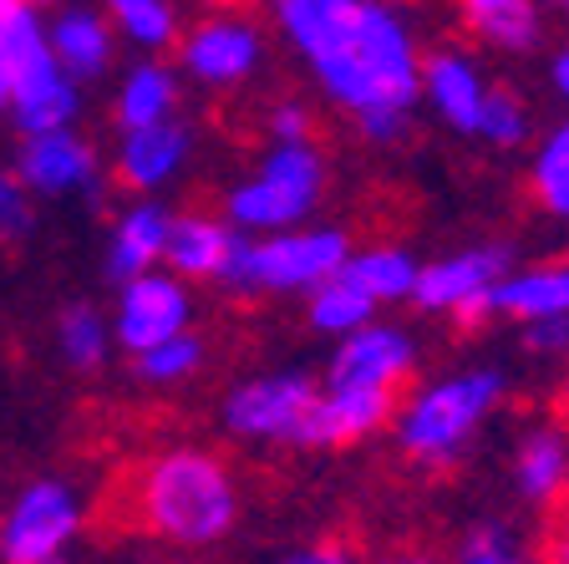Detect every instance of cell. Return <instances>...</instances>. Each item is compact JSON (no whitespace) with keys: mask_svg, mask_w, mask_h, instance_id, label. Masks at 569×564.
Wrapping results in <instances>:
<instances>
[{"mask_svg":"<svg viewBox=\"0 0 569 564\" xmlns=\"http://www.w3.org/2000/svg\"><path fill=\"white\" fill-rule=\"evenodd\" d=\"M274 11L320 82L356 107L377 138L397 132V112L412 102V51L391 16L361 0H274Z\"/></svg>","mask_w":569,"mask_h":564,"instance_id":"obj_1","label":"cell"},{"mask_svg":"<svg viewBox=\"0 0 569 564\" xmlns=\"http://www.w3.org/2000/svg\"><path fill=\"white\" fill-rule=\"evenodd\" d=\"M122 518L148 540L178 550H209L239 518L229 468L203 447H163L122 478Z\"/></svg>","mask_w":569,"mask_h":564,"instance_id":"obj_2","label":"cell"},{"mask_svg":"<svg viewBox=\"0 0 569 564\" xmlns=\"http://www.w3.org/2000/svg\"><path fill=\"white\" fill-rule=\"evenodd\" d=\"M0 71L11 82V118L16 132L67 128L82 118V82H71L61 61L51 57L47 11L31 0H0Z\"/></svg>","mask_w":569,"mask_h":564,"instance_id":"obj_3","label":"cell"},{"mask_svg":"<svg viewBox=\"0 0 569 564\" xmlns=\"http://www.w3.org/2000/svg\"><path fill=\"white\" fill-rule=\"evenodd\" d=\"M87 530V498L67 478L21 483L0 508V564H57Z\"/></svg>","mask_w":569,"mask_h":564,"instance_id":"obj_4","label":"cell"},{"mask_svg":"<svg viewBox=\"0 0 569 564\" xmlns=\"http://www.w3.org/2000/svg\"><path fill=\"white\" fill-rule=\"evenodd\" d=\"M316 194H320V158L306 142H280L260 164V174L229 188L224 209L239 229H290L296 219L310 214Z\"/></svg>","mask_w":569,"mask_h":564,"instance_id":"obj_5","label":"cell"},{"mask_svg":"<svg viewBox=\"0 0 569 564\" xmlns=\"http://www.w3.org/2000/svg\"><path fill=\"white\" fill-rule=\"evenodd\" d=\"M11 164L41 204L102 199V184H107L102 154H97V142L87 138L77 122H67V128H41V132H16Z\"/></svg>","mask_w":569,"mask_h":564,"instance_id":"obj_6","label":"cell"},{"mask_svg":"<svg viewBox=\"0 0 569 564\" xmlns=\"http://www.w3.org/2000/svg\"><path fill=\"white\" fill-rule=\"evenodd\" d=\"M341 235H274L264 245H249L239 235L224 265V285L234 290H316L331 270H341Z\"/></svg>","mask_w":569,"mask_h":564,"instance_id":"obj_7","label":"cell"},{"mask_svg":"<svg viewBox=\"0 0 569 564\" xmlns=\"http://www.w3.org/2000/svg\"><path fill=\"white\" fill-rule=\"evenodd\" d=\"M112 342L122 352H142V346H158L178 330H189L193 320V300H189V280L173 270H142L118 280V300H112Z\"/></svg>","mask_w":569,"mask_h":564,"instance_id":"obj_8","label":"cell"},{"mask_svg":"<svg viewBox=\"0 0 569 564\" xmlns=\"http://www.w3.org/2000/svg\"><path fill=\"white\" fill-rule=\"evenodd\" d=\"M178 67L189 71L199 87H239L249 71L260 67V31L244 16H203L189 31H178Z\"/></svg>","mask_w":569,"mask_h":564,"instance_id":"obj_9","label":"cell"},{"mask_svg":"<svg viewBox=\"0 0 569 564\" xmlns=\"http://www.w3.org/2000/svg\"><path fill=\"white\" fill-rule=\"evenodd\" d=\"M320 392L306 376H254L224 397V427L234 437H306Z\"/></svg>","mask_w":569,"mask_h":564,"instance_id":"obj_10","label":"cell"},{"mask_svg":"<svg viewBox=\"0 0 569 564\" xmlns=\"http://www.w3.org/2000/svg\"><path fill=\"white\" fill-rule=\"evenodd\" d=\"M47 41L51 57L61 61L71 82H102L107 71L118 67V26L107 21L102 6H87V0H61L47 11Z\"/></svg>","mask_w":569,"mask_h":564,"instance_id":"obj_11","label":"cell"},{"mask_svg":"<svg viewBox=\"0 0 569 564\" xmlns=\"http://www.w3.org/2000/svg\"><path fill=\"white\" fill-rule=\"evenodd\" d=\"M193 154V132L178 118L148 122V128L118 132V154H112V184L128 194H158L168 188Z\"/></svg>","mask_w":569,"mask_h":564,"instance_id":"obj_12","label":"cell"},{"mask_svg":"<svg viewBox=\"0 0 569 564\" xmlns=\"http://www.w3.org/2000/svg\"><path fill=\"white\" fill-rule=\"evenodd\" d=\"M498 376H468V382H452L438 387L432 397H422L407 417V447L412 453H448L468 427L478 423V412L493 402Z\"/></svg>","mask_w":569,"mask_h":564,"instance_id":"obj_13","label":"cell"},{"mask_svg":"<svg viewBox=\"0 0 569 564\" xmlns=\"http://www.w3.org/2000/svg\"><path fill=\"white\" fill-rule=\"evenodd\" d=\"M168 219H173V214H168L163 204L138 194V204H128V209L112 219V229H107V255H102L107 280L118 285V280H128V275H142V270H153V265H163Z\"/></svg>","mask_w":569,"mask_h":564,"instance_id":"obj_14","label":"cell"},{"mask_svg":"<svg viewBox=\"0 0 569 564\" xmlns=\"http://www.w3.org/2000/svg\"><path fill=\"white\" fill-rule=\"evenodd\" d=\"M234 239H239L234 229L209 219V214H173L168 219L163 259H168V270L183 275V280H224Z\"/></svg>","mask_w":569,"mask_h":564,"instance_id":"obj_15","label":"cell"},{"mask_svg":"<svg viewBox=\"0 0 569 564\" xmlns=\"http://www.w3.org/2000/svg\"><path fill=\"white\" fill-rule=\"evenodd\" d=\"M178 112V71L168 61H158L153 51L142 61H132L118 77V92H112V128H148V122H163Z\"/></svg>","mask_w":569,"mask_h":564,"instance_id":"obj_16","label":"cell"},{"mask_svg":"<svg viewBox=\"0 0 569 564\" xmlns=\"http://www.w3.org/2000/svg\"><path fill=\"white\" fill-rule=\"evenodd\" d=\"M412 366V352H407L402 336L391 330H361L341 346L331 366V387H397L402 372Z\"/></svg>","mask_w":569,"mask_h":564,"instance_id":"obj_17","label":"cell"},{"mask_svg":"<svg viewBox=\"0 0 569 564\" xmlns=\"http://www.w3.org/2000/svg\"><path fill=\"white\" fill-rule=\"evenodd\" d=\"M112 320L102 316L97 306H87V300H77V306H67L57 316V356L71 366V372H102L107 356H112Z\"/></svg>","mask_w":569,"mask_h":564,"instance_id":"obj_18","label":"cell"},{"mask_svg":"<svg viewBox=\"0 0 569 564\" xmlns=\"http://www.w3.org/2000/svg\"><path fill=\"white\" fill-rule=\"evenodd\" d=\"M503 259L509 255H498V249H478V255L448 259V265H432V270L417 275L412 290H417L422 306H458V300L478 295L498 270H503Z\"/></svg>","mask_w":569,"mask_h":564,"instance_id":"obj_19","label":"cell"},{"mask_svg":"<svg viewBox=\"0 0 569 564\" xmlns=\"http://www.w3.org/2000/svg\"><path fill=\"white\" fill-rule=\"evenodd\" d=\"M118 36L138 51H168L178 41V6L173 0H97Z\"/></svg>","mask_w":569,"mask_h":564,"instance_id":"obj_20","label":"cell"},{"mask_svg":"<svg viewBox=\"0 0 569 564\" xmlns=\"http://www.w3.org/2000/svg\"><path fill=\"white\" fill-rule=\"evenodd\" d=\"M199 366H203V346H199V336H189V330H178L168 342L132 352V372H138L142 387H178V382H193Z\"/></svg>","mask_w":569,"mask_h":564,"instance_id":"obj_21","label":"cell"},{"mask_svg":"<svg viewBox=\"0 0 569 564\" xmlns=\"http://www.w3.org/2000/svg\"><path fill=\"white\" fill-rule=\"evenodd\" d=\"M493 306L513 310V316L545 320V316H565L569 310V270H545V275H523V280L503 285L488 295Z\"/></svg>","mask_w":569,"mask_h":564,"instance_id":"obj_22","label":"cell"},{"mask_svg":"<svg viewBox=\"0 0 569 564\" xmlns=\"http://www.w3.org/2000/svg\"><path fill=\"white\" fill-rule=\"evenodd\" d=\"M462 16L493 47H529L533 31H539L529 0H462Z\"/></svg>","mask_w":569,"mask_h":564,"instance_id":"obj_23","label":"cell"},{"mask_svg":"<svg viewBox=\"0 0 569 564\" xmlns=\"http://www.w3.org/2000/svg\"><path fill=\"white\" fill-rule=\"evenodd\" d=\"M427 87H432L438 107L452 118V128H478V107H483V92H478L473 71L462 67V61L438 57L432 67H427Z\"/></svg>","mask_w":569,"mask_h":564,"instance_id":"obj_24","label":"cell"},{"mask_svg":"<svg viewBox=\"0 0 569 564\" xmlns=\"http://www.w3.org/2000/svg\"><path fill=\"white\" fill-rule=\"evenodd\" d=\"M371 316V295L356 280H346L341 270H331L316 285V306H310V320L320 330H356Z\"/></svg>","mask_w":569,"mask_h":564,"instance_id":"obj_25","label":"cell"},{"mask_svg":"<svg viewBox=\"0 0 569 564\" xmlns=\"http://www.w3.org/2000/svg\"><path fill=\"white\" fill-rule=\"evenodd\" d=\"M36 204L41 199L26 188V178L16 174V164H0V245L6 249H21L36 239V224H41Z\"/></svg>","mask_w":569,"mask_h":564,"instance_id":"obj_26","label":"cell"},{"mask_svg":"<svg viewBox=\"0 0 569 564\" xmlns=\"http://www.w3.org/2000/svg\"><path fill=\"white\" fill-rule=\"evenodd\" d=\"M341 275L356 280L371 300H387V295H407L412 290V265L402 255H356V259H341Z\"/></svg>","mask_w":569,"mask_h":564,"instance_id":"obj_27","label":"cell"},{"mask_svg":"<svg viewBox=\"0 0 569 564\" xmlns=\"http://www.w3.org/2000/svg\"><path fill=\"white\" fill-rule=\"evenodd\" d=\"M519 478L533 498L555 494L559 483H565V447H559L555 437H533V443L523 447V458H519Z\"/></svg>","mask_w":569,"mask_h":564,"instance_id":"obj_28","label":"cell"},{"mask_svg":"<svg viewBox=\"0 0 569 564\" xmlns=\"http://www.w3.org/2000/svg\"><path fill=\"white\" fill-rule=\"evenodd\" d=\"M539 199L555 214H569V128L539 158Z\"/></svg>","mask_w":569,"mask_h":564,"instance_id":"obj_29","label":"cell"},{"mask_svg":"<svg viewBox=\"0 0 569 564\" xmlns=\"http://www.w3.org/2000/svg\"><path fill=\"white\" fill-rule=\"evenodd\" d=\"M478 132H488L493 142H513L523 132V107L513 102L509 92L483 97V107H478Z\"/></svg>","mask_w":569,"mask_h":564,"instance_id":"obj_30","label":"cell"},{"mask_svg":"<svg viewBox=\"0 0 569 564\" xmlns=\"http://www.w3.org/2000/svg\"><path fill=\"white\" fill-rule=\"evenodd\" d=\"M270 132L280 142H306L310 138V112H306V107H296V102L274 107V112H270Z\"/></svg>","mask_w":569,"mask_h":564,"instance_id":"obj_31","label":"cell"},{"mask_svg":"<svg viewBox=\"0 0 569 564\" xmlns=\"http://www.w3.org/2000/svg\"><path fill=\"white\" fill-rule=\"evenodd\" d=\"M565 336H569V330H565V320L545 316V326H533V336H529V342H533V346H559V342H565Z\"/></svg>","mask_w":569,"mask_h":564,"instance_id":"obj_32","label":"cell"},{"mask_svg":"<svg viewBox=\"0 0 569 564\" xmlns=\"http://www.w3.org/2000/svg\"><path fill=\"white\" fill-rule=\"evenodd\" d=\"M468 560H503V544H498V534H478V544H468Z\"/></svg>","mask_w":569,"mask_h":564,"instance_id":"obj_33","label":"cell"},{"mask_svg":"<svg viewBox=\"0 0 569 564\" xmlns=\"http://www.w3.org/2000/svg\"><path fill=\"white\" fill-rule=\"evenodd\" d=\"M555 540H565V544H555V554H565L569 560V508H565V518L555 524Z\"/></svg>","mask_w":569,"mask_h":564,"instance_id":"obj_34","label":"cell"},{"mask_svg":"<svg viewBox=\"0 0 569 564\" xmlns=\"http://www.w3.org/2000/svg\"><path fill=\"white\" fill-rule=\"evenodd\" d=\"M6 107H11V82H6V71H0V118H6Z\"/></svg>","mask_w":569,"mask_h":564,"instance_id":"obj_35","label":"cell"},{"mask_svg":"<svg viewBox=\"0 0 569 564\" xmlns=\"http://www.w3.org/2000/svg\"><path fill=\"white\" fill-rule=\"evenodd\" d=\"M559 87H565V92H569V57L559 61Z\"/></svg>","mask_w":569,"mask_h":564,"instance_id":"obj_36","label":"cell"},{"mask_svg":"<svg viewBox=\"0 0 569 564\" xmlns=\"http://www.w3.org/2000/svg\"><path fill=\"white\" fill-rule=\"evenodd\" d=\"M209 6H219V11H224V6H229V11H234V6H244V0H209Z\"/></svg>","mask_w":569,"mask_h":564,"instance_id":"obj_37","label":"cell"},{"mask_svg":"<svg viewBox=\"0 0 569 564\" xmlns=\"http://www.w3.org/2000/svg\"><path fill=\"white\" fill-rule=\"evenodd\" d=\"M31 6H41V11H51V6H61V0H31Z\"/></svg>","mask_w":569,"mask_h":564,"instance_id":"obj_38","label":"cell"},{"mask_svg":"<svg viewBox=\"0 0 569 564\" xmlns=\"http://www.w3.org/2000/svg\"><path fill=\"white\" fill-rule=\"evenodd\" d=\"M565 6H569V0H565Z\"/></svg>","mask_w":569,"mask_h":564,"instance_id":"obj_39","label":"cell"}]
</instances>
